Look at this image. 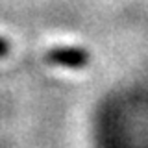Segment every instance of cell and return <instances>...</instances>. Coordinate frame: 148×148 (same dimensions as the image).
<instances>
[{
	"instance_id": "obj_1",
	"label": "cell",
	"mask_w": 148,
	"mask_h": 148,
	"mask_svg": "<svg viewBox=\"0 0 148 148\" xmlns=\"http://www.w3.org/2000/svg\"><path fill=\"white\" fill-rule=\"evenodd\" d=\"M45 59L50 65H59L67 69H83L89 63V54L83 48H76V46H58V48L48 50Z\"/></svg>"
},
{
	"instance_id": "obj_2",
	"label": "cell",
	"mask_w": 148,
	"mask_h": 148,
	"mask_svg": "<svg viewBox=\"0 0 148 148\" xmlns=\"http://www.w3.org/2000/svg\"><path fill=\"white\" fill-rule=\"evenodd\" d=\"M8 54H9V43L0 37V58H4V56H8Z\"/></svg>"
}]
</instances>
